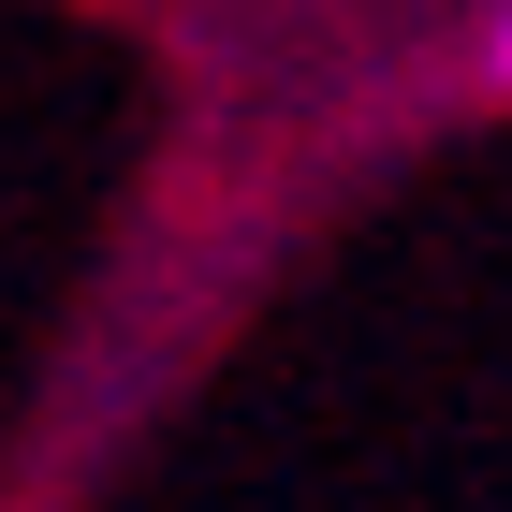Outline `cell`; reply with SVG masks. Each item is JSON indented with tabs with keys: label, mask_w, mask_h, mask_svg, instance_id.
<instances>
[{
	"label": "cell",
	"mask_w": 512,
	"mask_h": 512,
	"mask_svg": "<svg viewBox=\"0 0 512 512\" xmlns=\"http://www.w3.org/2000/svg\"><path fill=\"white\" fill-rule=\"evenodd\" d=\"M469 74H483V88H498V103H512V0H498V15H483V44H469Z\"/></svg>",
	"instance_id": "obj_1"
}]
</instances>
